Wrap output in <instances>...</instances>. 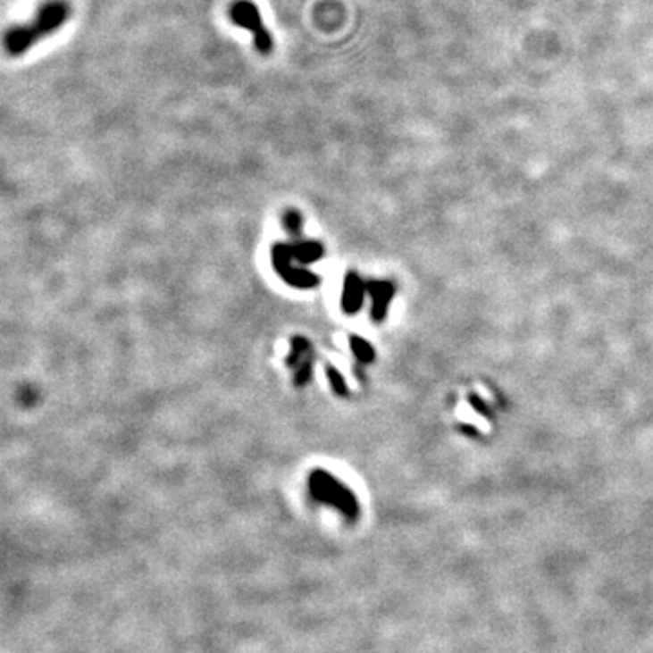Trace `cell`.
I'll use <instances>...</instances> for the list:
<instances>
[{
  "instance_id": "cell-1",
  "label": "cell",
  "mask_w": 653,
  "mask_h": 653,
  "mask_svg": "<svg viewBox=\"0 0 653 653\" xmlns=\"http://www.w3.org/2000/svg\"><path fill=\"white\" fill-rule=\"evenodd\" d=\"M70 17V6L66 3H51L44 6L37 17L22 26L13 28L6 37V51L12 56L26 53L37 40L54 33Z\"/></svg>"
},
{
  "instance_id": "cell-2",
  "label": "cell",
  "mask_w": 653,
  "mask_h": 653,
  "mask_svg": "<svg viewBox=\"0 0 653 653\" xmlns=\"http://www.w3.org/2000/svg\"><path fill=\"white\" fill-rule=\"evenodd\" d=\"M309 492L314 501L338 508L348 519H356L360 514L358 499H356L352 490L325 470H314L311 473Z\"/></svg>"
},
{
  "instance_id": "cell-3",
  "label": "cell",
  "mask_w": 653,
  "mask_h": 653,
  "mask_svg": "<svg viewBox=\"0 0 653 653\" xmlns=\"http://www.w3.org/2000/svg\"><path fill=\"white\" fill-rule=\"evenodd\" d=\"M229 17L234 24H239L240 28H246L247 31L253 33L256 49L262 54H269L272 51L274 47L272 37L262 21L260 10L256 8V4L251 3V0H236V3L229 8Z\"/></svg>"
},
{
  "instance_id": "cell-4",
  "label": "cell",
  "mask_w": 653,
  "mask_h": 653,
  "mask_svg": "<svg viewBox=\"0 0 653 653\" xmlns=\"http://www.w3.org/2000/svg\"><path fill=\"white\" fill-rule=\"evenodd\" d=\"M272 262H274V269L280 272V276L296 285V287H314L320 283V278L309 271H304L300 267H294L290 262H294V258L289 253V246H274L272 249Z\"/></svg>"
},
{
  "instance_id": "cell-5",
  "label": "cell",
  "mask_w": 653,
  "mask_h": 653,
  "mask_svg": "<svg viewBox=\"0 0 653 653\" xmlns=\"http://www.w3.org/2000/svg\"><path fill=\"white\" fill-rule=\"evenodd\" d=\"M292 354L289 358V367H294L296 385H306L313 373V347L306 338H292Z\"/></svg>"
},
{
  "instance_id": "cell-6",
  "label": "cell",
  "mask_w": 653,
  "mask_h": 653,
  "mask_svg": "<svg viewBox=\"0 0 653 653\" xmlns=\"http://www.w3.org/2000/svg\"><path fill=\"white\" fill-rule=\"evenodd\" d=\"M365 289H367V283H364L358 274H356V272L347 274L345 287H343V300H341L345 313L352 314V313H356L362 307Z\"/></svg>"
},
{
  "instance_id": "cell-7",
  "label": "cell",
  "mask_w": 653,
  "mask_h": 653,
  "mask_svg": "<svg viewBox=\"0 0 653 653\" xmlns=\"http://www.w3.org/2000/svg\"><path fill=\"white\" fill-rule=\"evenodd\" d=\"M367 290L371 292L373 302H374L373 318H374V322H381L385 316V311H387V304L394 296V287L387 281H373V283H367Z\"/></svg>"
},
{
  "instance_id": "cell-8",
  "label": "cell",
  "mask_w": 653,
  "mask_h": 653,
  "mask_svg": "<svg viewBox=\"0 0 653 653\" xmlns=\"http://www.w3.org/2000/svg\"><path fill=\"white\" fill-rule=\"evenodd\" d=\"M289 251L294 260H298L302 264H311L323 255V247L316 242H309V244H302V246H289Z\"/></svg>"
},
{
  "instance_id": "cell-9",
  "label": "cell",
  "mask_w": 653,
  "mask_h": 653,
  "mask_svg": "<svg viewBox=\"0 0 653 653\" xmlns=\"http://www.w3.org/2000/svg\"><path fill=\"white\" fill-rule=\"evenodd\" d=\"M350 345H352L356 358H358L362 364H369L374 360V350L365 339H362L358 336H350Z\"/></svg>"
},
{
  "instance_id": "cell-10",
  "label": "cell",
  "mask_w": 653,
  "mask_h": 653,
  "mask_svg": "<svg viewBox=\"0 0 653 653\" xmlns=\"http://www.w3.org/2000/svg\"><path fill=\"white\" fill-rule=\"evenodd\" d=\"M327 374H329V380H331V385H332L334 392L339 394V396H345L347 394V385L341 380V374L332 367H327Z\"/></svg>"
},
{
  "instance_id": "cell-11",
  "label": "cell",
  "mask_w": 653,
  "mask_h": 653,
  "mask_svg": "<svg viewBox=\"0 0 653 653\" xmlns=\"http://www.w3.org/2000/svg\"><path fill=\"white\" fill-rule=\"evenodd\" d=\"M285 225L292 230V232H298L300 230V225H302V218H300V214L298 213H289L287 216H285Z\"/></svg>"
}]
</instances>
